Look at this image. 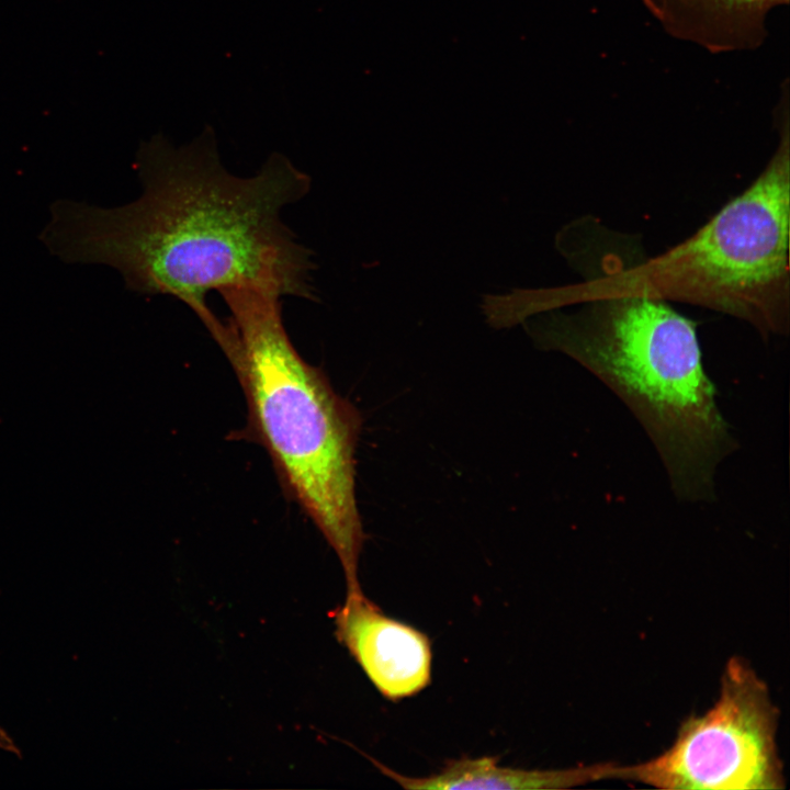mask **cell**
I'll return each mask as SVG.
<instances>
[{
	"mask_svg": "<svg viewBox=\"0 0 790 790\" xmlns=\"http://www.w3.org/2000/svg\"><path fill=\"white\" fill-rule=\"evenodd\" d=\"M134 167L143 192L115 207L58 200L38 238L66 263L112 267L125 287L185 304L221 347L227 329L207 294L246 287L319 302L314 252L281 217L304 199L311 177L273 153L251 177L230 173L215 133L176 147L142 142Z\"/></svg>",
	"mask_w": 790,
	"mask_h": 790,
	"instance_id": "obj_1",
	"label": "cell"
},
{
	"mask_svg": "<svg viewBox=\"0 0 790 790\" xmlns=\"http://www.w3.org/2000/svg\"><path fill=\"white\" fill-rule=\"evenodd\" d=\"M573 284L521 289V325L544 351L561 352L629 408L652 441L678 500L710 501L721 463L737 449L706 372L695 323L639 281L623 248L597 247L591 229L562 253Z\"/></svg>",
	"mask_w": 790,
	"mask_h": 790,
	"instance_id": "obj_2",
	"label": "cell"
},
{
	"mask_svg": "<svg viewBox=\"0 0 790 790\" xmlns=\"http://www.w3.org/2000/svg\"><path fill=\"white\" fill-rule=\"evenodd\" d=\"M228 311L223 351L248 404L249 424L281 482L337 554L347 591L360 589L364 532L356 497V407L294 348L281 297L252 289L219 292Z\"/></svg>",
	"mask_w": 790,
	"mask_h": 790,
	"instance_id": "obj_3",
	"label": "cell"
},
{
	"mask_svg": "<svg viewBox=\"0 0 790 790\" xmlns=\"http://www.w3.org/2000/svg\"><path fill=\"white\" fill-rule=\"evenodd\" d=\"M775 114L778 144L754 181L681 242L634 259L648 292L741 319L765 339L790 325L788 88Z\"/></svg>",
	"mask_w": 790,
	"mask_h": 790,
	"instance_id": "obj_4",
	"label": "cell"
},
{
	"mask_svg": "<svg viewBox=\"0 0 790 790\" xmlns=\"http://www.w3.org/2000/svg\"><path fill=\"white\" fill-rule=\"evenodd\" d=\"M779 711L766 682L741 657L729 659L719 697L687 718L659 755L620 765L619 780L669 790H780Z\"/></svg>",
	"mask_w": 790,
	"mask_h": 790,
	"instance_id": "obj_5",
	"label": "cell"
},
{
	"mask_svg": "<svg viewBox=\"0 0 790 790\" xmlns=\"http://www.w3.org/2000/svg\"><path fill=\"white\" fill-rule=\"evenodd\" d=\"M332 618L337 640L382 696L399 700L429 685L432 654L428 636L385 616L362 589L347 592Z\"/></svg>",
	"mask_w": 790,
	"mask_h": 790,
	"instance_id": "obj_6",
	"label": "cell"
},
{
	"mask_svg": "<svg viewBox=\"0 0 790 790\" xmlns=\"http://www.w3.org/2000/svg\"><path fill=\"white\" fill-rule=\"evenodd\" d=\"M672 36L711 52L755 49L769 13L789 0H641Z\"/></svg>",
	"mask_w": 790,
	"mask_h": 790,
	"instance_id": "obj_7",
	"label": "cell"
},
{
	"mask_svg": "<svg viewBox=\"0 0 790 790\" xmlns=\"http://www.w3.org/2000/svg\"><path fill=\"white\" fill-rule=\"evenodd\" d=\"M498 757H462L425 777L400 775L381 763L375 766L405 789H568L600 780H617L618 766L600 763L560 769H523L498 765Z\"/></svg>",
	"mask_w": 790,
	"mask_h": 790,
	"instance_id": "obj_8",
	"label": "cell"
}]
</instances>
